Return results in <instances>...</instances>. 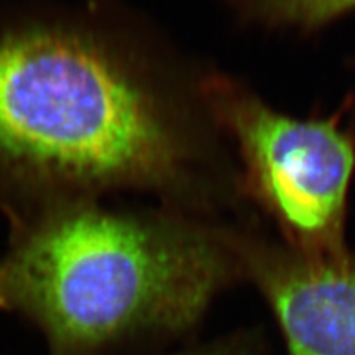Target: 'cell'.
<instances>
[{
	"mask_svg": "<svg viewBox=\"0 0 355 355\" xmlns=\"http://www.w3.org/2000/svg\"><path fill=\"white\" fill-rule=\"evenodd\" d=\"M240 275L231 231L52 202L14 225L0 311L35 327L48 355H130L190 338Z\"/></svg>",
	"mask_w": 355,
	"mask_h": 355,
	"instance_id": "obj_1",
	"label": "cell"
},
{
	"mask_svg": "<svg viewBox=\"0 0 355 355\" xmlns=\"http://www.w3.org/2000/svg\"><path fill=\"white\" fill-rule=\"evenodd\" d=\"M187 144L151 86L101 44L61 30L0 39V166L71 190L166 188Z\"/></svg>",
	"mask_w": 355,
	"mask_h": 355,
	"instance_id": "obj_2",
	"label": "cell"
},
{
	"mask_svg": "<svg viewBox=\"0 0 355 355\" xmlns=\"http://www.w3.org/2000/svg\"><path fill=\"white\" fill-rule=\"evenodd\" d=\"M207 94L239 144L248 182L261 205L305 253L340 252L355 141L336 119L284 116L230 82Z\"/></svg>",
	"mask_w": 355,
	"mask_h": 355,
	"instance_id": "obj_3",
	"label": "cell"
},
{
	"mask_svg": "<svg viewBox=\"0 0 355 355\" xmlns=\"http://www.w3.org/2000/svg\"><path fill=\"white\" fill-rule=\"evenodd\" d=\"M241 275L259 287L292 355H355V257L282 250L232 232Z\"/></svg>",
	"mask_w": 355,
	"mask_h": 355,
	"instance_id": "obj_4",
	"label": "cell"
},
{
	"mask_svg": "<svg viewBox=\"0 0 355 355\" xmlns=\"http://www.w3.org/2000/svg\"><path fill=\"white\" fill-rule=\"evenodd\" d=\"M355 8V0H259V10L275 24L311 28Z\"/></svg>",
	"mask_w": 355,
	"mask_h": 355,
	"instance_id": "obj_5",
	"label": "cell"
},
{
	"mask_svg": "<svg viewBox=\"0 0 355 355\" xmlns=\"http://www.w3.org/2000/svg\"><path fill=\"white\" fill-rule=\"evenodd\" d=\"M254 342L249 335H234L219 338L209 343H196L168 355H254Z\"/></svg>",
	"mask_w": 355,
	"mask_h": 355,
	"instance_id": "obj_6",
	"label": "cell"
}]
</instances>
